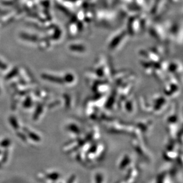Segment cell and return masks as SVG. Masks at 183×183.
Here are the masks:
<instances>
[{"mask_svg":"<svg viewBox=\"0 0 183 183\" xmlns=\"http://www.w3.org/2000/svg\"><path fill=\"white\" fill-rule=\"evenodd\" d=\"M32 104H33L32 100H31V98L29 96V97H27L26 99H25L24 102H23V105L24 108H29L32 105Z\"/></svg>","mask_w":183,"mask_h":183,"instance_id":"cell-5","label":"cell"},{"mask_svg":"<svg viewBox=\"0 0 183 183\" xmlns=\"http://www.w3.org/2000/svg\"><path fill=\"white\" fill-rule=\"evenodd\" d=\"M2 168V164L0 163V168Z\"/></svg>","mask_w":183,"mask_h":183,"instance_id":"cell-8","label":"cell"},{"mask_svg":"<svg viewBox=\"0 0 183 183\" xmlns=\"http://www.w3.org/2000/svg\"><path fill=\"white\" fill-rule=\"evenodd\" d=\"M1 150H0V154H1Z\"/></svg>","mask_w":183,"mask_h":183,"instance_id":"cell-9","label":"cell"},{"mask_svg":"<svg viewBox=\"0 0 183 183\" xmlns=\"http://www.w3.org/2000/svg\"><path fill=\"white\" fill-rule=\"evenodd\" d=\"M9 121H10V123L12 127L14 130H17L19 129V124L18 123V121L16 118L14 116H11L9 117Z\"/></svg>","mask_w":183,"mask_h":183,"instance_id":"cell-3","label":"cell"},{"mask_svg":"<svg viewBox=\"0 0 183 183\" xmlns=\"http://www.w3.org/2000/svg\"><path fill=\"white\" fill-rule=\"evenodd\" d=\"M43 105L42 104H39L36 107V108L34 111V114H33V119L34 120H36L40 116V115L42 114V112L43 111Z\"/></svg>","mask_w":183,"mask_h":183,"instance_id":"cell-2","label":"cell"},{"mask_svg":"<svg viewBox=\"0 0 183 183\" xmlns=\"http://www.w3.org/2000/svg\"><path fill=\"white\" fill-rule=\"evenodd\" d=\"M11 140L8 138H5L4 139H3L2 141L0 142V146L4 148H7L10 146L11 145Z\"/></svg>","mask_w":183,"mask_h":183,"instance_id":"cell-4","label":"cell"},{"mask_svg":"<svg viewBox=\"0 0 183 183\" xmlns=\"http://www.w3.org/2000/svg\"><path fill=\"white\" fill-rule=\"evenodd\" d=\"M8 158V151L7 149H5V151L3 152V155L1 159V161L2 163H5L7 161Z\"/></svg>","mask_w":183,"mask_h":183,"instance_id":"cell-6","label":"cell"},{"mask_svg":"<svg viewBox=\"0 0 183 183\" xmlns=\"http://www.w3.org/2000/svg\"><path fill=\"white\" fill-rule=\"evenodd\" d=\"M16 135L20 139H21L23 141L26 142L27 141V136L24 135V133H21V132H17L16 133Z\"/></svg>","mask_w":183,"mask_h":183,"instance_id":"cell-7","label":"cell"},{"mask_svg":"<svg viewBox=\"0 0 183 183\" xmlns=\"http://www.w3.org/2000/svg\"><path fill=\"white\" fill-rule=\"evenodd\" d=\"M23 130L27 135L28 137L30 139H31V140H33L34 142H39L40 140V138L39 136L37 134H36L34 132H31L29 129H27V127H23Z\"/></svg>","mask_w":183,"mask_h":183,"instance_id":"cell-1","label":"cell"}]
</instances>
